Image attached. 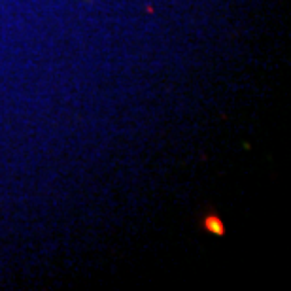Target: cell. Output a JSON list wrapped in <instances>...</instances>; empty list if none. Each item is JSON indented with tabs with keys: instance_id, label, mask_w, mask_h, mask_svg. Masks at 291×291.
Listing matches in <instances>:
<instances>
[{
	"instance_id": "obj_1",
	"label": "cell",
	"mask_w": 291,
	"mask_h": 291,
	"mask_svg": "<svg viewBox=\"0 0 291 291\" xmlns=\"http://www.w3.org/2000/svg\"><path fill=\"white\" fill-rule=\"evenodd\" d=\"M205 229L214 233V235L221 236L225 233V227H223V221L216 216H206L205 217Z\"/></svg>"
}]
</instances>
